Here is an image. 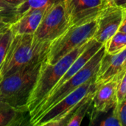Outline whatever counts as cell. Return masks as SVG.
Here are the masks:
<instances>
[{"instance_id":"8992f818","label":"cell","mask_w":126,"mask_h":126,"mask_svg":"<svg viewBox=\"0 0 126 126\" xmlns=\"http://www.w3.org/2000/svg\"><path fill=\"white\" fill-rule=\"evenodd\" d=\"M96 29V20L84 24L69 27L61 37L51 44L45 61L50 64L55 63L75 48L92 39Z\"/></svg>"},{"instance_id":"44dd1931","label":"cell","mask_w":126,"mask_h":126,"mask_svg":"<svg viewBox=\"0 0 126 126\" xmlns=\"http://www.w3.org/2000/svg\"><path fill=\"white\" fill-rule=\"evenodd\" d=\"M117 115L121 126H126V97L117 106Z\"/></svg>"},{"instance_id":"8fae6325","label":"cell","mask_w":126,"mask_h":126,"mask_svg":"<svg viewBox=\"0 0 126 126\" xmlns=\"http://www.w3.org/2000/svg\"><path fill=\"white\" fill-rule=\"evenodd\" d=\"M120 80H111L99 85L92 97V106L96 113H107L118 104L117 87Z\"/></svg>"},{"instance_id":"cb8c5ba5","label":"cell","mask_w":126,"mask_h":126,"mask_svg":"<svg viewBox=\"0 0 126 126\" xmlns=\"http://www.w3.org/2000/svg\"><path fill=\"white\" fill-rule=\"evenodd\" d=\"M6 2H7L8 4H10V5H12L14 7H18L19 5L21 4V3L23 2L24 0H4Z\"/></svg>"},{"instance_id":"d4e9b609","label":"cell","mask_w":126,"mask_h":126,"mask_svg":"<svg viewBox=\"0 0 126 126\" xmlns=\"http://www.w3.org/2000/svg\"><path fill=\"white\" fill-rule=\"evenodd\" d=\"M10 24V23H8L4 19H3L2 18L0 17V30H2V29H4V28H5V27H7Z\"/></svg>"},{"instance_id":"277c9868","label":"cell","mask_w":126,"mask_h":126,"mask_svg":"<svg viewBox=\"0 0 126 126\" xmlns=\"http://www.w3.org/2000/svg\"><path fill=\"white\" fill-rule=\"evenodd\" d=\"M96 75L43 113L32 123V126H66L71 114L82 100L97 89L98 86L95 82Z\"/></svg>"},{"instance_id":"7c38bea8","label":"cell","mask_w":126,"mask_h":126,"mask_svg":"<svg viewBox=\"0 0 126 126\" xmlns=\"http://www.w3.org/2000/svg\"><path fill=\"white\" fill-rule=\"evenodd\" d=\"M48 8L34 9L24 13L16 21L10 24V29L13 35H33Z\"/></svg>"},{"instance_id":"484cf974","label":"cell","mask_w":126,"mask_h":126,"mask_svg":"<svg viewBox=\"0 0 126 126\" xmlns=\"http://www.w3.org/2000/svg\"><path fill=\"white\" fill-rule=\"evenodd\" d=\"M109 1H111V0H109Z\"/></svg>"},{"instance_id":"52a82bcc","label":"cell","mask_w":126,"mask_h":126,"mask_svg":"<svg viewBox=\"0 0 126 126\" xmlns=\"http://www.w3.org/2000/svg\"><path fill=\"white\" fill-rule=\"evenodd\" d=\"M63 1L49 7L46 11L33 34L36 43L52 44L69 28V17Z\"/></svg>"},{"instance_id":"9a60e30c","label":"cell","mask_w":126,"mask_h":126,"mask_svg":"<svg viewBox=\"0 0 126 126\" xmlns=\"http://www.w3.org/2000/svg\"><path fill=\"white\" fill-rule=\"evenodd\" d=\"M62 1L63 0H24L21 4L16 7L15 21L30 10L49 7Z\"/></svg>"},{"instance_id":"e0dca14e","label":"cell","mask_w":126,"mask_h":126,"mask_svg":"<svg viewBox=\"0 0 126 126\" xmlns=\"http://www.w3.org/2000/svg\"><path fill=\"white\" fill-rule=\"evenodd\" d=\"M13 38V34L10 29V24L0 30V66L8 51Z\"/></svg>"},{"instance_id":"2e32d148","label":"cell","mask_w":126,"mask_h":126,"mask_svg":"<svg viewBox=\"0 0 126 126\" xmlns=\"http://www.w3.org/2000/svg\"><path fill=\"white\" fill-rule=\"evenodd\" d=\"M126 47V33L118 31L105 44L106 53L114 54Z\"/></svg>"},{"instance_id":"5bb4252c","label":"cell","mask_w":126,"mask_h":126,"mask_svg":"<svg viewBox=\"0 0 126 126\" xmlns=\"http://www.w3.org/2000/svg\"><path fill=\"white\" fill-rule=\"evenodd\" d=\"M95 91L91 92L86 96L75 111L71 114L70 117L67 120L66 126H80L84 117L88 113L89 109L92 105V97Z\"/></svg>"},{"instance_id":"d6986e66","label":"cell","mask_w":126,"mask_h":126,"mask_svg":"<svg viewBox=\"0 0 126 126\" xmlns=\"http://www.w3.org/2000/svg\"><path fill=\"white\" fill-rule=\"evenodd\" d=\"M117 106L111 109V114L100 123V126H121L117 115Z\"/></svg>"},{"instance_id":"9c48e42d","label":"cell","mask_w":126,"mask_h":126,"mask_svg":"<svg viewBox=\"0 0 126 126\" xmlns=\"http://www.w3.org/2000/svg\"><path fill=\"white\" fill-rule=\"evenodd\" d=\"M125 11L123 8L113 4L107 7L97 18V29L93 37L97 42L106 44V42L119 31Z\"/></svg>"},{"instance_id":"5b68a950","label":"cell","mask_w":126,"mask_h":126,"mask_svg":"<svg viewBox=\"0 0 126 126\" xmlns=\"http://www.w3.org/2000/svg\"><path fill=\"white\" fill-rule=\"evenodd\" d=\"M105 53L106 48L104 44L78 72H76L61 86L52 92L32 116L31 126L38 117H40L49 108L56 104L77 88L80 87L81 85L94 78L100 69V63Z\"/></svg>"},{"instance_id":"3957f363","label":"cell","mask_w":126,"mask_h":126,"mask_svg":"<svg viewBox=\"0 0 126 126\" xmlns=\"http://www.w3.org/2000/svg\"><path fill=\"white\" fill-rule=\"evenodd\" d=\"M50 45L51 43H36L31 34L13 35L0 66V80L16 72L37 58H46Z\"/></svg>"},{"instance_id":"ffe728a7","label":"cell","mask_w":126,"mask_h":126,"mask_svg":"<svg viewBox=\"0 0 126 126\" xmlns=\"http://www.w3.org/2000/svg\"><path fill=\"white\" fill-rule=\"evenodd\" d=\"M117 96L118 103H121L126 97V72L122 77V78L120 80L117 87Z\"/></svg>"},{"instance_id":"4fadbf2b","label":"cell","mask_w":126,"mask_h":126,"mask_svg":"<svg viewBox=\"0 0 126 126\" xmlns=\"http://www.w3.org/2000/svg\"><path fill=\"white\" fill-rule=\"evenodd\" d=\"M31 126L28 110H20L0 102V126Z\"/></svg>"},{"instance_id":"6da1fadb","label":"cell","mask_w":126,"mask_h":126,"mask_svg":"<svg viewBox=\"0 0 126 126\" xmlns=\"http://www.w3.org/2000/svg\"><path fill=\"white\" fill-rule=\"evenodd\" d=\"M45 58H39L16 72L0 80V102L28 110L27 104Z\"/></svg>"},{"instance_id":"7a4b0ae2","label":"cell","mask_w":126,"mask_h":126,"mask_svg":"<svg viewBox=\"0 0 126 126\" xmlns=\"http://www.w3.org/2000/svg\"><path fill=\"white\" fill-rule=\"evenodd\" d=\"M89 43V41L75 48L55 63H48L45 60L43 61L38 80L27 104V109L31 117L53 91L75 59L85 50Z\"/></svg>"},{"instance_id":"ac0fdd59","label":"cell","mask_w":126,"mask_h":126,"mask_svg":"<svg viewBox=\"0 0 126 126\" xmlns=\"http://www.w3.org/2000/svg\"><path fill=\"white\" fill-rule=\"evenodd\" d=\"M16 8L4 0H0V17L10 24L15 21Z\"/></svg>"},{"instance_id":"30bf717a","label":"cell","mask_w":126,"mask_h":126,"mask_svg":"<svg viewBox=\"0 0 126 126\" xmlns=\"http://www.w3.org/2000/svg\"><path fill=\"white\" fill-rule=\"evenodd\" d=\"M126 72V47L114 53H105L96 75L97 86L111 80H120Z\"/></svg>"},{"instance_id":"ba28073f","label":"cell","mask_w":126,"mask_h":126,"mask_svg":"<svg viewBox=\"0 0 126 126\" xmlns=\"http://www.w3.org/2000/svg\"><path fill=\"white\" fill-rule=\"evenodd\" d=\"M63 1L70 27L96 20L111 4L109 0H64Z\"/></svg>"},{"instance_id":"7402d4cb","label":"cell","mask_w":126,"mask_h":126,"mask_svg":"<svg viewBox=\"0 0 126 126\" xmlns=\"http://www.w3.org/2000/svg\"><path fill=\"white\" fill-rule=\"evenodd\" d=\"M110 1L113 4L123 8V10L126 12V0H111Z\"/></svg>"},{"instance_id":"603a6c76","label":"cell","mask_w":126,"mask_h":126,"mask_svg":"<svg viewBox=\"0 0 126 126\" xmlns=\"http://www.w3.org/2000/svg\"><path fill=\"white\" fill-rule=\"evenodd\" d=\"M119 31L126 33V12H125V13H124L121 24H120V28H119Z\"/></svg>"}]
</instances>
